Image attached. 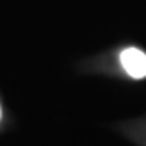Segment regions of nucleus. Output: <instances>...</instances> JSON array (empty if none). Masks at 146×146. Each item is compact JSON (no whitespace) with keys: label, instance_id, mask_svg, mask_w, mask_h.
I'll return each instance as SVG.
<instances>
[{"label":"nucleus","instance_id":"f03ea898","mask_svg":"<svg viewBox=\"0 0 146 146\" xmlns=\"http://www.w3.org/2000/svg\"><path fill=\"white\" fill-rule=\"evenodd\" d=\"M0 118H2V111H0Z\"/></svg>","mask_w":146,"mask_h":146},{"label":"nucleus","instance_id":"f257e3e1","mask_svg":"<svg viewBox=\"0 0 146 146\" xmlns=\"http://www.w3.org/2000/svg\"><path fill=\"white\" fill-rule=\"evenodd\" d=\"M121 67L125 69L129 76L134 79H143L146 78V53L135 48H127L120 55Z\"/></svg>","mask_w":146,"mask_h":146}]
</instances>
